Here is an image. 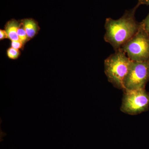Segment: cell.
Returning a JSON list of instances; mask_svg holds the SVG:
<instances>
[{"label":"cell","mask_w":149,"mask_h":149,"mask_svg":"<svg viewBox=\"0 0 149 149\" xmlns=\"http://www.w3.org/2000/svg\"><path fill=\"white\" fill-rule=\"evenodd\" d=\"M19 54L20 52L18 50L15 49L12 47L10 48L8 50V56L10 58L12 59H16L18 58Z\"/></svg>","instance_id":"obj_9"},{"label":"cell","mask_w":149,"mask_h":149,"mask_svg":"<svg viewBox=\"0 0 149 149\" xmlns=\"http://www.w3.org/2000/svg\"><path fill=\"white\" fill-rule=\"evenodd\" d=\"M22 24L29 38H33L38 32V27L36 22L33 19H27L22 20Z\"/></svg>","instance_id":"obj_7"},{"label":"cell","mask_w":149,"mask_h":149,"mask_svg":"<svg viewBox=\"0 0 149 149\" xmlns=\"http://www.w3.org/2000/svg\"><path fill=\"white\" fill-rule=\"evenodd\" d=\"M20 24L16 20L13 19L8 22L6 27V32L8 38L12 41H20L17 34V30Z\"/></svg>","instance_id":"obj_6"},{"label":"cell","mask_w":149,"mask_h":149,"mask_svg":"<svg viewBox=\"0 0 149 149\" xmlns=\"http://www.w3.org/2000/svg\"><path fill=\"white\" fill-rule=\"evenodd\" d=\"M132 61L121 49L116 51L104 61V72L108 80L115 88L123 90V82Z\"/></svg>","instance_id":"obj_2"},{"label":"cell","mask_w":149,"mask_h":149,"mask_svg":"<svg viewBox=\"0 0 149 149\" xmlns=\"http://www.w3.org/2000/svg\"><path fill=\"white\" fill-rule=\"evenodd\" d=\"M23 45V44L20 41H12V47L15 49L18 50L19 49H20Z\"/></svg>","instance_id":"obj_11"},{"label":"cell","mask_w":149,"mask_h":149,"mask_svg":"<svg viewBox=\"0 0 149 149\" xmlns=\"http://www.w3.org/2000/svg\"><path fill=\"white\" fill-rule=\"evenodd\" d=\"M120 49L132 61H149V36L143 29L141 23L138 32Z\"/></svg>","instance_id":"obj_3"},{"label":"cell","mask_w":149,"mask_h":149,"mask_svg":"<svg viewBox=\"0 0 149 149\" xmlns=\"http://www.w3.org/2000/svg\"><path fill=\"white\" fill-rule=\"evenodd\" d=\"M17 34H18L19 40L22 43L23 45H24V43H26V42H27L29 39L24 29V25L22 23L19 25V27L17 30Z\"/></svg>","instance_id":"obj_8"},{"label":"cell","mask_w":149,"mask_h":149,"mask_svg":"<svg viewBox=\"0 0 149 149\" xmlns=\"http://www.w3.org/2000/svg\"><path fill=\"white\" fill-rule=\"evenodd\" d=\"M138 5H146L149 6V0H138Z\"/></svg>","instance_id":"obj_13"},{"label":"cell","mask_w":149,"mask_h":149,"mask_svg":"<svg viewBox=\"0 0 149 149\" xmlns=\"http://www.w3.org/2000/svg\"><path fill=\"white\" fill-rule=\"evenodd\" d=\"M149 81V61H132L130 69L123 82V91L146 88Z\"/></svg>","instance_id":"obj_5"},{"label":"cell","mask_w":149,"mask_h":149,"mask_svg":"<svg viewBox=\"0 0 149 149\" xmlns=\"http://www.w3.org/2000/svg\"><path fill=\"white\" fill-rule=\"evenodd\" d=\"M141 23L143 29L149 36V13L146 17Z\"/></svg>","instance_id":"obj_10"},{"label":"cell","mask_w":149,"mask_h":149,"mask_svg":"<svg viewBox=\"0 0 149 149\" xmlns=\"http://www.w3.org/2000/svg\"><path fill=\"white\" fill-rule=\"evenodd\" d=\"M139 6L138 4L132 10L127 11L118 19L107 18L106 19L104 39L115 51L120 49L140 29L141 23L136 21L135 17L136 10Z\"/></svg>","instance_id":"obj_1"},{"label":"cell","mask_w":149,"mask_h":149,"mask_svg":"<svg viewBox=\"0 0 149 149\" xmlns=\"http://www.w3.org/2000/svg\"><path fill=\"white\" fill-rule=\"evenodd\" d=\"M8 37L5 31L0 30V40H2Z\"/></svg>","instance_id":"obj_12"},{"label":"cell","mask_w":149,"mask_h":149,"mask_svg":"<svg viewBox=\"0 0 149 149\" xmlns=\"http://www.w3.org/2000/svg\"><path fill=\"white\" fill-rule=\"evenodd\" d=\"M120 111L130 115H136L148 110L149 93L146 88L124 91Z\"/></svg>","instance_id":"obj_4"}]
</instances>
